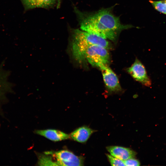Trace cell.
I'll use <instances>...</instances> for the list:
<instances>
[{
	"instance_id": "6da1fadb",
	"label": "cell",
	"mask_w": 166,
	"mask_h": 166,
	"mask_svg": "<svg viewBox=\"0 0 166 166\" xmlns=\"http://www.w3.org/2000/svg\"><path fill=\"white\" fill-rule=\"evenodd\" d=\"M112 9L111 7L88 12L74 8L81 30L114 42L122 31L132 26L122 24L119 17L113 14Z\"/></svg>"
},
{
	"instance_id": "7a4b0ae2",
	"label": "cell",
	"mask_w": 166,
	"mask_h": 166,
	"mask_svg": "<svg viewBox=\"0 0 166 166\" xmlns=\"http://www.w3.org/2000/svg\"><path fill=\"white\" fill-rule=\"evenodd\" d=\"M84 62L86 60L92 66L99 68L109 62V55L105 48L96 45L89 46L84 55Z\"/></svg>"
},
{
	"instance_id": "3957f363",
	"label": "cell",
	"mask_w": 166,
	"mask_h": 166,
	"mask_svg": "<svg viewBox=\"0 0 166 166\" xmlns=\"http://www.w3.org/2000/svg\"><path fill=\"white\" fill-rule=\"evenodd\" d=\"M47 153L50 154L54 159L56 165L82 166L84 158L78 156L72 152L66 150L56 152L49 151Z\"/></svg>"
},
{
	"instance_id": "277c9868",
	"label": "cell",
	"mask_w": 166,
	"mask_h": 166,
	"mask_svg": "<svg viewBox=\"0 0 166 166\" xmlns=\"http://www.w3.org/2000/svg\"><path fill=\"white\" fill-rule=\"evenodd\" d=\"M127 70L135 80L142 85L147 87L151 86V80L144 66L137 58Z\"/></svg>"
},
{
	"instance_id": "5b68a950",
	"label": "cell",
	"mask_w": 166,
	"mask_h": 166,
	"mask_svg": "<svg viewBox=\"0 0 166 166\" xmlns=\"http://www.w3.org/2000/svg\"><path fill=\"white\" fill-rule=\"evenodd\" d=\"M10 74L9 71L4 68V62L0 64V115L2 106L7 100L6 95L13 92V85L9 81Z\"/></svg>"
},
{
	"instance_id": "8992f818",
	"label": "cell",
	"mask_w": 166,
	"mask_h": 166,
	"mask_svg": "<svg viewBox=\"0 0 166 166\" xmlns=\"http://www.w3.org/2000/svg\"><path fill=\"white\" fill-rule=\"evenodd\" d=\"M101 71L105 84L111 92L121 91V88L115 73L107 65H103L99 68Z\"/></svg>"
},
{
	"instance_id": "52a82bcc",
	"label": "cell",
	"mask_w": 166,
	"mask_h": 166,
	"mask_svg": "<svg viewBox=\"0 0 166 166\" xmlns=\"http://www.w3.org/2000/svg\"><path fill=\"white\" fill-rule=\"evenodd\" d=\"M106 149L111 155L122 160L134 158L136 154L130 148L119 146H108Z\"/></svg>"
},
{
	"instance_id": "ba28073f",
	"label": "cell",
	"mask_w": 166,
	"mask_h": 166,
	"mask_svg": "<svg viewBox=\"0 0 166 166\" xmlns=\"http://www.w3.org/2000/svg\"><path fill=\"white\" fill-rule=\"evenodd\" d=\"M35 133L45 137L54 141H58L68 139L70 138V135L61 131L53 129L36 130Z\"/></svg>"
},
{
	"instance_id": "9c48e42d",
	"label": "cell",
	"mask_w": 166,
	"mask_h": 166,
	"mask_svg": "<svg viewBox=\"0 0 166 166\" xmlns=\"http://www.w3.org/2000/svg\"><path fill=\"white\" fill-rule=\"evenodd\" d=\"M95 131L88 127L84 126L76 129L70 134V136L73 140L83 143L86 142Z\"/></svg>"
},
{
	"instance_id": "30bf717a",
	"label": "cell",
	"mask_w": 166,
	"mask_h": 166,
	"mask_svg": "<svg viewBox=\"0 0 166 166\" xmlns=\"http://www.w3.org/2000/svg\"><path fill=\"white\" fill-rule=\"evenodd\" d=\"M57 4V0H36V8L48 9Z\"/></svg>"
},
{
	"instance_id": "8fae6325",
	"label": "cell",
	"mask_w": 166,
	"mask_h": 166,
	"mask_svg": "<svg viewBox=\"0 0 166 166\" xmlns=\"http://www.w3.org/2000/svg\"><path fill=\"white\" fill-rule=\"evenodd\" d=\"M154 8L158 11L166 14V0L149 1Z\"/></svg>"
},
{
	"instance_id": "7c38bea8",
	"label": "cell",
	"mask_w": 166,
	"mask_h": 166,
	"mask_svg": "<svg viewBox=\"0 0 166 166\" xmlns=\"http://www.w3.org/2000/svg\"><path fill=\"white\" fill-rule=\"evenodd\" d=\"M25 10L36 8V0H20Z\"/></svg>"
},
{
	"instance_id": "4fadbf2b",
	"label": "cell",
	"mask_w": 166,
	"mask_h": 166,
	"mask_svg": "<svg viewBox=\"0 0 166 166\" xmlns=\"http://www.w3.org/2000/svg\"><path fill=\"white\" fill-rule=\"evenodd\" d=\"M106 155L111 165L125 166L123 160L116 158L111 155L108 154Z\"/></svg>"
},
{
	"instance_id": "5bb4252c",
	"label": "cell",
	"mask_w": 166,
	"mask_h": 166,
	"mask_svg": "<svg viewBox=\"0 0 166 166\" xmlns=\"http://www.w3.org/2000/svg\"><path fill=\"white\" fill-rule=\"evenodd\" d=\"M125 166H138L140 165L139 161L133 158L123 160Z\"/></svg>"
},
{
	"instance_id": "9a60e30c",
	"label": "cell",
	"mask_w": 166,
	"mask_h": 166,
	"mask_svg": "<svg viewBox=\"0 0 166 166\" xmlns=\"http://www.w3.org/2000/svg\"><path fill=\"white\" fill-rule=\"evenodd\" d=\"M61 1V0H57V8H58L60 6Z\"/></svg>"
}]
</instances>
